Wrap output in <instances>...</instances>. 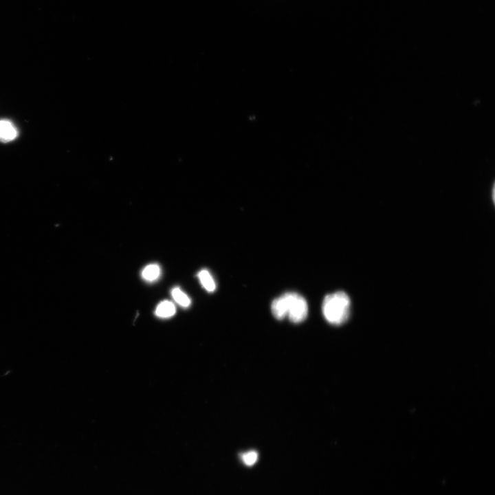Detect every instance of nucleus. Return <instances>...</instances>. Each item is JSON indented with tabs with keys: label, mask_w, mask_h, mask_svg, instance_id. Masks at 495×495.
<instances>
[{
	"label": "nucleus",
	"mask_w": 495,
	"mask_h": 495,
	"mask_svg": "<svg viewBox=\"0 0 495 495\" xmlns=\"http://www.w3.org/2000/svg\"><path fill=\"white\" fill-rule=\"evenodd\" d=\"M271 311L277 320L286 316L293 323H300L308 314V305L301 295L296 292H286L275 298L271 304Z\"/></svg>",
	"instance_id": "obj_1"
},
{
	"label": "nucleus",
	"mask_w": 495,
	"mask_h": 495,
	"mask_svg": "<svg viewBox=\"0 0 495 495\" xmlns=\"http://www.w3.org/2000/svg\"><path fill=\"white\" fill-rule=\"evenodd\" d=\"M350 308L349 296L342 291L327 295L322 305V311L325 320L334 325H340L348 320Z\"/></svg>",
	"instance_id": "obj_2"
},
{
	"label": "nucleus",
	"mask_w": 495,
	"mask_h": 495,
	"mask_svg": "<svg viewBox=\"0 0 495 495\" xmlns=\"http://www.w3.org/2000/svg\"><path fill=\"white\" fill-rule=\"evenodd\" d=\"M19 134L14 123L8 119L0 120V142L8 143L15 140Z\"/></svg>",
	"instance_id": "obj_3"
},
{
	"label": "nucleus",
	"mask_w": 495,
	"mask_h": 495,
	"mask_svg": "<svg viewBox=\"0 0 495 495\" xmlns=\"http://www.w3.org/2000/svg\"><path fill=\"white\" fill-rule=\"evenodd\" d=\"M175 312V305L169 300H164L158 304L155 314L159 318H167L174 316Z\"/></svg>",
	"instance_id": "obj_4"
},
{
	"label": "nucleus",
	"mask_w": 495,
	"mask_h": 495,
	"mask_svg": "<svg viewBox=\"0 0 495 495\" xmlns=\"http://www.w3.org/2000/svg\"><path fill=\"white\" fill-rule=\"evenodd\" d=\"M197 276L203 287L208 292L216 289V283L211 274L206 270H201Z\"/></svg>",
	"instance_id": "obj_5"
},
{
	"label": "nucleus",
	"mask_w": 495,
	"mask_h": 495,
	"mask_svg": "<svg viewBox=\"0 0 495 495\" xmlns=\"http://www.w3.org/2000/svg\"><path fill=\"white\" fill-rule=\"evenodd\" d=\"M161 274L160 267L157 264H149L142 272V277L146 281L153 282L158 279Z\"/></svg>",
	"instance_id": "obj_6"
},
{
	"label": "nucleus",
	"mask_w": 495,
	"mask_h": 495,
	"mask_svg": "<svg viewBox=\"0 0 495 495\" xmlns=\"http://www.w3.org/2000/svg\"><path fill=\"white\" fill-rule=\"evenodd\" d=\"M171 295L174 300L183 307L190 306L191 301L190 298L179 287H175L171 291Z\"/></svg>",
	"instance_id": "obj_7"
},
{
	"label": "nucleus",
	"mask_w": 495,
	"mask_h": 495,
	"mask_svg": "<svg viewBox=\"0 0 495 495\" xmlns=\"http://www.w3.org/2000/svg\"><path fill=\"white\" fill-rule=\"evenodd\" d=\"M242 462L247 466L253 465L258 460V453L255 450H250L241 454Z\"/></svg>",
	"instance_id": "obj_8"
}]
</instances>
